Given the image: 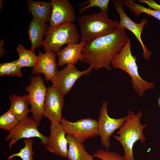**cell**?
Segmentation results:
<instances>
[{
    "mask_svg": "<svg viewBox=\"0 0 160 160\" xmlns=\"http://www.w3.org/2000/svg\"><path fill=\"white\" fill-rule=\"evenodd\" d=\"M129 38L125 29L117 28L113 32L87 42L82 51V62L92 69L105 68L110 71L111 62L125 45Z\"/></svg>",
    "mask_w": 160,
    "mask_h": 160,
    "instance_id": "cell-1",
    "label": "cell"
},
{
    "mask_svg": "<svg viewBox=\"0 0 160 160\" xmlns=\"http://www.w3.org/2000/svg\"><path fill=\"white\" fill-rule=\"evenodd\" d=\"M107 11L80 16L78 22L81 31L80 41L87 42L110 34L117 28L119 21L109 18Z\"/></svg>",
    "mask_w": 160,
    "mask_h": 160,
    "instance_id": "cell-2",
    "label": "cell"
},
{
    "mask_svg": "<svg viewBox=\"0 0 160 160\" xmlns=\"http://www.w3.org/2000/svg\"><path fill=\"white\" fill-rule=\"evenodd\" d=\"M142 114L141 111L135 115L133 112L129 110L124 123L116 132L119 135L114 136L124 149L125 160H135L133 154L134 145L138 140L142 143L145 141L143 130L147 124L142 125L140 122Z\"/></svg>",
    "mask_w": 160,
    "mask_h": 160,
    "instance_id": "cell-3",
    "label": "cell"
},
{
    "mask_svg": "<svg viewBox=\"0 0 160 160\" xmlns=\"http://www.w3.org/2000/svg\"><path fill=\"white\" fill-rule=\"evenodd\" d=\"M137 58L133 55L131 51L130 39L129 38L121 51L112 60L111 64L115 68H119L126 72L131 78L133 89L140 97L143 95L145 91L154 88L153 82H148L140 76L136 63Z\"/></svg>",
    "mask_w": 160,
    "mask_h": 160,
    "instance_id": "cell-4",
    "label": "cell"
},
{
    "mask_svg": "<svg viewBox=\"0 0 160 160\" xmlns=\"http://www.w3.org/2000/svg\"><path fill=\"white\" fill-rule=\"evenodd\" d=\"M80 39L77 28L73 23L49 26L42 46L45 51H51L55 53L64 44L78 43Z\"/></svg>",
    "mask_w": 160,
    "mask_h": 160,
    "instance_id": "cell-5",
    "label": "cell"
},
{
    "mask_svg": "<svg viewBox=\"0 0 160 160\" xmlns=\"http://www.w3.org/2000/svg\"><path fill=\"white\" fill-rule=\"evenodd\" d=\"M25 90L29 93L28 101L31 105L30 111L32 114V117L39 124L42 118L47 88L43 79L40 75H38L31 77L30 84Z\"/></svg>",
    "mask_w": 160,
    "mask_h": 160,
    "instance_id": "cell-6",
    "label": "cell"
},
{
    "mask_svg": "<svg viewBox=\"0 0 160 160\" xmlns=\"http://www.w3.org/2000/svg\"><path fill=\"white\" fill-rule=\"evenodd\" d=\"M60 123L66 134L72 135L82 144L87 139L99 135L97 121L91 118H81L72 122L63 117Z\"/></svg>",
    "mask_w": 160,
    "mask_h": 160,
    "instance_id": "cell-7",
    "label": "cell"
},
{
    "mask_svg": "<svg viewBox=\"0 0 160 160\" xmlns=\"http://www.w3.org/2000/svg\"><path fill=\"white\" fill-rule=\"evenodd\" d=\"M39 124L32 118L29 116L20 121L9 132L5 140L9 141V147L11 149L12 145L21 138L29 139L38 137L40 139V143L46 146L47 144L48 137L44 136L39 131Z\"/></svg>",
    "mask_w": 160,
    "mask_h": 160,
    "instance_id": "cell-8",
    "label": "cell"
},
{
    "mask_svg": "<svg viewBox=\"0 0 160 160\" xmlns=\"http://www.w3.org/2000/svg\"><path fill=\"white\" fill-rule=\"evenodd\" d=\"M89 67L83 71L78 70L73 64H68L60 70H57L51 80L54 87L65 96L70 92L76 81L82 76L90 73Z\"/></svg>",
    "mask_w": 160,
    "mask_h": 160,
    "instance_id": "cell-9",
    "label": "cell"
},
{
    "mask_svg": "<svg viewBox=\"0 0 160 160\" xmlns=\"http://www.w3.org/2000/svg\"><path fill=\"white\" fill-rule=\"evenodd\" d=\"M108 103L103 102L97 121L98 135L100 136L103 147L108 150L111 145L110 138L116 129H119L124 123L126 116L119 119L113 118L107 113Z\"/></svg>",
    "mask_w": 160,
    "mask_h": 160,
    "instance_id": "cell-10",
    "label": "cell"
},
{
    "mask_svg": "<svg viewBox=\"0 0 160 160\" xmlns=\"http://www.w3.org/2000/svg\"><path fill=\"white\" fill-rule=\"evenodd\" d=\"M116 9L120 16L118 28L127 29L131 31L135 36L140 43L143 50L144 58L148 60L150 58L152 54L143 43L141 37V34L144 26L148 22L145 18L142 19L140 22L137 23L132 20L126 14L124 9L123 1L121 0L112 1Z\"/></svg>",
    "mask_w": 160,
    "mask_h": 160,
    "instance_id": "cell-11",
    "label": "cell"
},
{
    "mask_svg": "<svg viewBox=\"0 0 160 160\" xmlns=\"http://www.w3.org/2000/svg\"><path fill=\"white\" fill-rule=\"evenodd\" d=\"M64 96L52 86L47 88L44 106L43 116L51 122H61L62 111L64 105Z\"/></svg>",
    "mask_w": 160,
    "mask_h": 160,
    "instance_id": "cell-12",
    "label": "cell"
},
{
    "mask_svg": "<svg viewBox=\"0 0 160 160\" xmlns=\"http://www.w3.org/2000/svg\"><path fill=\"white\" fill-rule=\"evenodd\" d=\"M50 130L48 143L45 146L46 149L59 156L67 157L68 144L66 133L60 122H51Z\"/></svg>",
    "mask_w": 160,
    "mask_h": 160,
    "instance_id": "cell-13",
    "label": "cell"
},
{
    "mask_svg": "<svg viewBox=\"0 0 160 160\" xmlns=\"http://www.w3.org/2000/svg\"><path fill=\"white\" fill-rule=\"evenodd\" d=\"M52 11L49 25L54 27L75 21L76 19L73 6L69 0H51Z\"/></svg>",
    "mask_w": 160,
    "mask_h": 160,
    "instance_id": "cell-14",
    "label": "cell"
},
{
    "mask_svg": "<svg viewBox=\"0 0 160 160\" xmlns=\"http://www.w3.org/2000/svg\"><path fill=\"white\" fill-rule=\"evenodd\" d=\"M57 54L51 51L43 53L39 51L38 59L33 68L32 73H43L47 81L51 80L57 71L56 63Z\"/></svg>",
    "mask_w": 160,
    "mask_h": 160,
    "instance_id": "cell-15",
    "label": "cell"
},
{
    "mask_svg": "<svg viewBox=\"0 0 160 160\" xmlns=\"http://www.w3.org/2000/svg\"><path fill=\"white\" fill-rule=\"evenodd\" d=\"M86 42L80 41L76 44H70L56 53L58 57L57 65L63 66L65 65L76 64L81 61L82 51Z\"/></svg>",
    "mask_w": 160,
    "mask_h": 160,
    "instance_id": "cell-16",
    "label": "cell"
},
{
    "mask_svg": "<svg viewBox=\"0 0 160 160\" xmlns=\"http://www.w3.org/2000/svg\"><path fill=\"white\" fill-rule=\"evenodd\" d=\"M49 26L33 18L28 30L29 38L31 43L30 50L34 52L36 48L42 46L44 40L43 37L45 35Z\"/></svg>",
    "mask_w": 160,
    "mask_h": 160,
    "instance_id": "cell-17",
    "label": "cell"
},
{
    "mask_svg": "<svg viewBox=\"0 0 160 160\" xmlns=\"http://www.w3.org/2000/svg\"><path fill=\"white\" fill-rule=\"evenodd\" d=\"M27 2L28 9L33 17L44 24L49 21L52 11L50 1L28 0Z\"/></svg>",
    "mask_w": 160,
    "mask_h": 160,
    "instance_id": "cell-18",
    "label": "cell"
},
{
    "mask_svg": "<svg viewBox=\"0 0 160 160\" xmlns=\"http://www.w3.org/2000/svg\"><path fill=\"white\" fill-rule=\"evenodd\" d=\"M9 99L11 104L9 110L19 121L28 116L30 112L28 108V94L21 96L16 94H12L9 95Z\"/></svg>",
    "mask_w": 160,
    "mask_h": 160,
    "instance_id": "cell-19",
    "label": "cell"
},
{
    "mask_svg": "<svg viewBox=\"0 0 160 160\" xmlns=\"http://www.w3.org/2000/svg\"><path fill=\"white\" fill-rule=\"evenodd\" d=\"M68 145L67 157L69 160H94V156L88 153L83 144L72 135L66 134Z\"/></svg>",
    "mask_w": 160,
    "mask_h": 160,
    "instance_id": "cell-20",
    "label": "cell"
},
{
    "mask_svg": "<svg viewBox=\"0 0 160 160\" xmlns=\"http://www.w3.org/2000/svg\"><path fill=\"white\" fill-rule=\"evenodd\" d=\"M16 49L19 56L17 61L20 67L21 68L23 67L33 68L37 61L38 55L26 49L21 44L17 46Z\"/></svg>",
    "mask_w": 160,
    "mask_h": 160,
    "instance_id": "cell-21",
    "label": "cell"
},
{
    "mask_svg": "<svg viewBox=\"0 0 160 160\" xmlns=\"http://www.w3.org/2000/svg\"><path fill=\"white\" fill-rule=\"evenodd\" d=\"M123 2L124 5L133 12L135 16H140L142 13H145L157 18L160 22V11L137 4L133 0H124Z\"/></svg>",
    "mask_w": 160,
    "mask_h": 160,
    "instance_id": "cell-22",
    "label": "cell"
},
{
    "mask_svg": "<svg viewBox=\"0 0 160 160\" xmlns=\"http://www.w3.org/2000/svg\"><path fill=\"white\" fill-rule=\"evenodd\" d=\"M5 75L21 77L23 74L17 63V60L0 64V76Z\"/></svg>",
    "mask_w": 160,
    "mask_h": 160,
    "instance_id": "cell-23",
    "label": "cell"
},
{
    "mask_svg": "<svg viewBox=\"0 0 160 160\" xmlns=\"http://www.w3.org/2000/svg\"><path fill=\"white\" fill-rule=\"evenodd\" d=\"M19 121L9 109L0 117V128L9 132Z\"/></svg>",
    "mask_w": 160,
    "mask_h": 160,
    "instance_id": "cell-24",
    "label": "cell"
},
{
    "mask_svg": "<svg viewBox=\"0 0 160 160\" xmlns=\"http://www.w3.org/2000/svg\"><path fill=\"white\" fill-rule=\"evenodd\" d=\"M24 146L20 149L17 153L10 156L7 160H11L13 157L17 156L20 157L22 160H33V156L34 152L32 149L33 140L31 138L25 139L23 141Z\"/></svg>",
    "mask_w": 160,
    "mask_h": 160,
    "instance_id": "cell-25",
    "label": "cell"
},
{
    "mask_svg": "<svg viewBox=\"0 0 160 160\" xmlns=\"http://www.w3.org/2000/svg\"><path fill=\"white\" fill-rule=\"evenodd\" d=\"M109 1V0H89L86 1L80 4L81 6L87 4L79 9V13H82L88 9L94 7H98L101 10H108Z\"/></svg>",
    "mask_w": 160,
    "mask_h": 160,
    "instance_id": "cell-26",
    "label": "cell"
},
{
    "mask_svg": "<svg viewBox=\"0 0 160 160\" xmlns=\"http://www.w3.org/2000/svg\"><path fill=\"white\" fill-rule=\"evenodd\" d=\"M94 157H97L102 160H125L124 156L117 153L100 149L93 154Z\"/></svg>",
    "mask_w": 160,
    "mask_h": 160,
    "instance_id": "cell-27",
    "label": "cell"
},
{
    "mask_svg": "<svg viewBox=\"0 0 160 160\" xmlns=\"http://www.w3.org/2000/svg\"><path fill=\"white\" fill-rule=\"evenodd\" d=\"M140 3H144L147 4L151 8L153 9L160 11V5L156 3L153 0H139Z\"/></svg>",
    "mask_w": 160,
    "mask_h": 160,
    "instance_id": "cell-28",
    "label": "cell"
},
{
    "mask_svg": "<svg viewBox=\"0 0 160 160\" xmlns=\"http://www.w3.org/2000/svg\"><path fill=\"white\" fill-rule=\"evenodd\" d=\"M4 40H2L0 41V57H2L3 55L5 53V51L4 49V48L3 46L4 44Z\"/></svg>",
    "mask_w": 160,
    "mask_h": 160,
    "instance_id": "cell-29",
    "label": "cell"
},
{
    "mask_svg": "<svg viewBox=\"0 0 160 160\" xmlns=\"http://www.w3.org/2000/svg\"><path fill=\"white\" fill-rule=\"evenodd\" d=\"M158 102V105L159 107H160V96L159 98Z\"/></svg>",
    "mask_w": 160,
    "mask_h": 160,
    "instance_id": "cell-30",
    "label": "cell"
}]
</instances>
